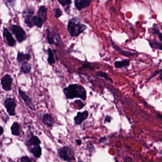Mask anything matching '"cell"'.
Here are the masks:
<instances>
[{"instance_id": "1", "label": "cell", "mask_w": 162, "mask_h": 162, "mask_svg": "<svg viewBox=\"0 0 162 162\" xmlns=\"http://www.w3.org/2000/svg\"><path fill=\"white\" fill-rule=\"evenodd\" d=\"M63 92L66 99H69L79 98L84 101L86 100V90L83 86L79 84H70L64 89Z\"/></svg>"}, {"instance_id": "2", "label": "cell", "mask_w": 162, "mask_h": 162, "mask_svg": "<svg viewBox=\"0 0 162 162\" xmlns=\"http://www.w3.org/2000/svg\"><path fill=\"white\" fill-rule=\"evenodd\" d=\"M86 29V26L81 23V19L78 17L70 19L68 22V31L72 37H78Z\"/></svg>"}, {"instance_id": "3", "label": "cell", "mask_w": 162, "mask_h": 162, "mask_svg": "<svg viewBox=\"0 0 162 162\" xmlns=\"http://www.w3.org/2000/svg\"><path fill=\"white\" fill-rule=\"evenodd\" d=\"M58 154L60 158L63 161L71 162L75 160L74 152L72 148L69 146H65L59 149Z\"/></svg>"}, {"instance_id": "4", "label": "cell", "mask_w": 162, "mask_h": 162, "mask_svg": "<svg viewBox=\"0 0 162 162\" xmlns=\"http://www.w3.org/2000/svg\"><path fill=\"white\" fill-rule=\"evenodd\" d=\"M12 30L19 43H22L26 39V34L21 27L17 25H13L12 26Z\"/></svg>"}, {"instance_id": "5", "label": "cell", "mask_w": 162, "mask_h": 162, "mask_svg": "<svg viewBox=\"0 0 162 162\" xmlns=\"http://www.w3.org/2000/svg\"><path fill=\"white\" fill-rule=\"evenodd\" d=\"M34 10L31 8H27L23 12V17L24 21L27 25L30 28L34 26L32 22L33 17H34Z\"/></svg>"}, {"instance_id": "6", "label": "cell", "mask_w": 162, "mask_h": 162, "mask_svg": "<svg viewBox=\"0 0 162 162\" xmlns=\"http://www.w3.org/2000/svg\"><path fill=\"white\" fill-rule=\"evenodd\" d=\"M5 107L7 109L8 114L10 116H14L15 113V108L16 107V103L14 99L12 98L7 99L4 102Z\"/></svg>"}, {"instance_id": "7", "label": "cell", "mask_w": 162, "mask_h": 162, "mask_svg": "<svg viewBox=\"0 0 162 162\" xmlns=\"http://www.w3.org/2000/svg\"><path fill=\"white\" fill-rule=\"evenodd\" d=\"M47 40L49 43L51 45H54L57 46L59 45V36L55 31H52L49 30H47Z\"/></svg>"}, {"instance_id": "8", "label": "cell", "mask_w": 162, "mask_h": 162, "mask_svg": "<svg viewBox=\"0 0 162 162\" xmlns=\"http://www.w3.org/2000/svg\"><path fill=\"white\" fill-rule=\"evenodd\" d=\"M12 77L9 74H6L1 80V84L3 89L6 91H10L12 90Z\"/></svg>"}, {"instance_id": "9", "label": "cell", "mask_w": 162, "mask_h": 162, "mask_svg": "<svg viewBox=\"0 0 162 162\" xmlns=\"http://www.w3.org/2000/svg\"><path fill=\"white\" fill-rule=\"evenodd\" d=\"M89 112L85 110L83 112H78L77 115L74 118V123L77 125H80L89 116Z\"/></svg>"}, {"instance_id": "10", "label": "cell", "mask_w": 162, "mask_h": 162, "mask_svg": "<svg viewBox=\"0 0 162 162\" xmlns=\"http://www.w3.org/2000/svg\"><path fill=\"white\" fill-rule=\"evenodd\" d=\"M92 0H74V4L77 9L81 10L90 6Z\"/></svg>"}, {"instance_id": "11", "label": "cell", "mask_w": 162, "mask_h": 162, "mask_svg": "<svg viewBox=\"0 0 162 162\" xmlns=\"http://www.w3.org/2000/svg\"><path fill=\"white\" fill-rule=\"evenodd\" d=\"M19 94L21 96L22 99L24 100L27 106H28L29 108L31 110H35V108L34 106L32 103L31 99H30V97L24 91H22L20 89L19 90Z\"/></svg>"}, {"instance_id": "12", "label": "cell", "mask_w": 162, "mask_h": 162, "mask_svg": "<svg viewBox=\"0 0 162 162\" xmlns=\"http://www.w3.org/2000/svg\"><path fill=\"white\" fill-rule=\"evenodd\" d=\"M4 36L5 38H6V40L8 42V45L11 47L15 46L16 45V42L12 36L9 31L6 28L4 29Z\"/></svg>"}, {"instance_id": "13", "label": "cell", "mask_w": 162, "mask_h": 162, "mask_svg": "<svg viewBox=\"0 0 162 162\" xmlns=\"http://www.w3.org/2000/svg\"><path fill=\"white\" fill-rule=\"evenodd\" d=\"M42 121L44 124L49 128L53 127L54 125V119L50 114H45L43 115Z\"/></svg>"}, {"instance_id": "14", "label": "cell", "mask_w": 162, "mask_h": 162, "mask_svg": "<svg viewBox=\"0 0 162 162\" xmlns=\"http://www.w3.org/2000/svg\"><path fill=\"white\" fill-rule=\"evenodd\" d=\"M111 44L113 47L116 49V51H117L121 55L125 57L133 56L134 55H136V53H133V52H128V51H123V49L120 48L119 46L116 45V44H115L112 40H111Z\"/></svg>"}, {"instance_id": "15", "label": "cell", "mask_w": 162, "mask_h": 162, "mask_svg": "<svg viewBox=\"0 0 162 162\" xmlns=\"http://www.w3.org/2000/svg\"><path fill=\"white\" fill-rule=\"evenodd\" d=\"M31 59V55L29 54H24V53L19 52L17 56V60L19 63H24L28 62Z\"/></svg>"}, {"instance_id": "16", "label": "cell", "mask_w": 162, "mask_h": 162, "mask_svg": "<svg viewBox=\"0 0 162 162\" xmlns=\"http://www.w3.org/2000/svg\"><path fill=\"white\" fill-rule=\"evenodd\" d=\"M47 8L45 6H40L38 12V16H39L40 18L43 20V22L46 21L47 19Z\"/></svg>"}, {"instance_id": "17", "label": "cell", "mask_w": 162, "mask_h": 162, "mask_svg": "<svg viewBox=\"0 0 162 162\" xmlns=\"http://www.w3.org/2000/svg\"><path fill=\"white\" fill-rule=\"evenodd\" d=\"M130 64V60H124L121 61H116L114 63L115 68L121 69L125 67H128Z\"/></svg>"}, {"instance_id": "18", "label": "cell", "mask_w": 162, "mask_h": 162, "mask_svg": "<svg viewBox=\"0 0 162 162\" xmlns=\"http://www.w3.org/2000/svg\"><path fill=\"white\" fill-rule=\"evenodd\" d=\"M31 152L35 158H40L42 154V148L40 146V145L35 146L31 148Z\"/></svg>"}, {"instance_id": "19", "label": "cell", "mask_w": 162, "mask_h": 162, "mask_svg": "<svg viewBox=\"0 0 162 162\" xmlns=\"http://www.w3.org/2000/svg\"><path fill=\"white\" fill-rule=\"evenodd\" d=\"M27 143L28 146H35L37 145H39L40 144V141L38 137L32 135L29 140L27 141Z\"/></svg>"}, {"instance_id": "20", "label": "cell", "mask_w": 162, "mask_h": 162, "mask_svg": "<svg viewBox=\"0 0 162 162\" xmlns=\"http://www.w3.org/2000/svg\"><path fill=\"white\" fill-rule=\"evenodd\" d=\"M12 134L14 136H18L20 134V127L17 122L13 123L11 127Z\"/></svg>"}, {"instance_id": "21", "label": "cell", "mask_w": 162, "mask_h": 162, "mask_svg": "<svg viewBox=\"0 0 162 162\" xmlns=\"http://www.w3.org/2000/svg\"><path fill=\"white\" fill-rule=\"evenodd\" d=\"M32 22H33L34 26H36L39 28H41V27L43 25V22L42 19L40 18L39 16L37 15V16H34Z\"/></svg>"}, {"instance_id": "22", "label": "cell", "mask_w": 162, "mask_h": 162, "mask_svg": "<svg viewBox=\"0 0 162 162\" xmlns=\"http://www.w3.org/2000/svg\"><path fill=\"white\" fill-rule=\"evenodd\" d=\"M31 67L30 65L28 64V62L22 64L21 70L22 72L25 74H28L31 71Z\"/></svg>"}, {"instance_id": "23", "label": "cell", "mask_w": 162, "mask_h": 162, "mask_svg": "<svg viewBox=\"0 0 162 162\" xmlns=\"http://www.w3.org/2000/svg\"><path fill=\"white\" fill-rule=\"evenodd\" d=\"M150 45L153 48L162 50V43H158L156 40H153L151 41L150 43Z\"/></svg>"}, {"instance_id": "24", "label": "cell", "mask_w": 162, "mask_h": 162, "mask_svg": "<svg viewBox=\"0 0 162 162\" xmlns=\"http://www.w3.org/2000/svg\"><path fill=\"white\" fill-rule=\"evenodd\" d=\"M49 63L50 65H52L55 63V60L54 59L53 52L50 49H48V59Z\"/></svg>"}, {"instance_id": "25", "label": "cell", "mask_w": 162, "mask_h": 162, "mask_svg": "<svg viewBox=\"0 0 162 162\" xmlns=\"http://www.w3.org/2000/svg\"><path fill=\"white\" fill-rule=\"evenodd\" d=\"M153 31H154V34H156L158 36L159 39L160 40V41L162 42V34L160 30H159V28H158V26L156 24H154L153 27Z\"/></svg>"}, {"instance_id": "26", "label": "cell", "mask_w": 162, "mask_h": 162, "mask_svg": "<svg viewBox=\"0 0 162 162\" xmlns=\"http://www.w3.org/2000/svg\"><path fill=\"white\" fill-rule=\"evenodd\" d=\"M96 75L98 77L103 78L106 79L107 81H110L111 82H113V81L109 77V76L106 72H102V71H98V72L96 73Z\"/></svg>"}, {"instance_id": "27", "label": "cell", "mask_w": 162, "mask_h": 162, "mask_svg": "<svg viewBox=\"0 0 162 162\" xmlns=\"http://www.w3.org/2000/svg\"><path fill=\"white\" fill-rule=\"evenodd\" d=\"M57 1L62 6L64 7L68 6V8H69V6L71 4V0H57Z\"/></svg>"}, {"instance_id": "28", "label": "cell", "mask_w": 162, "mask_h": 162, "mask_svg": "<svg viewBox=\"0 0 162 162\" xmlns=\"http://www.w3.org/2000/svg\"><path fill=\"white\" fill-rule=\"evenodd\" d=\"M74 104L75 105V107L77 108V109H82L85 106L84 103L81 100H75V102H74Z\"/></svg>"}, {"instance_id": "29", "label": "cell", "mask_w": 162, "mask_h": 162, "mask_svg": "<svg viewBox=\"0 0 162 162\" xmlns=\"http://www.w3.org/2000/svg\"><path fill=\"white\" fill-rule=\"evenodd\" d=\"M54 12H55V16L56 18H59L62 15V10L60 9V8L55 9L54 10Z\"/></svg>"}, {"instance_id": "30", "label": "cell", "mask_w": 162, "mask_h": 162, "mask_svg": "<svg viewBox=\"0 0 162 162\" xmlns=\"http://www.w3.org/2000/svg\"><path fill=\"white\" fill-rule=\"evenodd\" d=\"M20 161L22 162H31L32 160H31V159H30V158H28L27 156H23L22 158H21Z\"/></svg>"}, {"instance_id": "31", "label": "cell", "mask_w": 162, "mask_h": 162, "mask_svg": "<svg viewBox=\"0 0 162 162\" xmlns=\"http://www.w3.org/2000/svg\"><path fill=\"white\" fill-rule=\"evenodd\" d=\"M112 119V118L110 116H107L105 117V120H104V123L106 124L107 123H110Z\"/></svg>"}, {"instance_id": "32", "label": "cell", "mask_w": 162, "mask_h": 162, "mask_svg": "<svg viewBox=\"0 0 162 162\" xmlns=\"http://www.w3.org/2000/svg\"><path fill=\"white\" fill-rule=\"evenodd\" d=\"M8 4L10 5V6H13L15 4L16 0H7Z\"/></svg>"}, {"instance_id": "33", "label": "cell", "mask_w": 162, "mask_h": 162, "mask_svg": "<svg viewBox=\"0 0 162 162\" xmlns=\"http://www.w3.org/2000/svg\"><path fill=\"white\" fill-rule=\"evenodd\" d=\"M76 143L77 144V145L78 146H80V145H81L82 144V141L80 139H78L76 141Z\"/></svg>"}, {"instance_id": "34", "label": "cell", "mask_w": 162, "mask_h": 162, "mask_svg": "<svg viewBox=\"0 0 162 162\" xmlns=\"http://www.w3.org/2000/svg\"><path fill=\"white\" fill-rule=\"evenodd\" d=\"M4 132V129L0 125V136H1V134H3Z\"/></svg>"}, {"instance_id": "35", "label": "cell", "mask_w": 162, "mask_h": 162, "mask_svg": "<svg viewBox=\"0 0 162 162\" xmlns=\"http://www.w3.org/2000/svg\"><path fill=\"white\" fill-rule=\"evenodd\" d=\"M106 137H102V138H100V139H99V142L100 143H102L104 141L106 140Z\"/></svg>"}]
</instances>
